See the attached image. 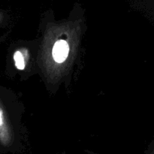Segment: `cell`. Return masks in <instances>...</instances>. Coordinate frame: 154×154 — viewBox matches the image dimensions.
Returning a JSON list of instances; mask_svg holds the SVG:
<instances>
[{"instance_id": "obj_3", "label": "cell", "mask_w": 154, "mask_h": 154, "mask_svg": "<svg viewBox=\"0 0 154 154\" xmlns=\"http://www.w3.org/2000/svg\"><path fill=\"white\" fill-rule=\"evenodd\" d=\"M14 60L15 62V66L19 70H23L25 68V60L24 57L20 51H16L14 54Z\"/></svg>"}, {"instance_id": "obj_1", "label": "cell", "mask_w": 154, "mask_h": 154, "mask_svg": "<svg viewBox=\"0 0 154 154\" xmlns=\"http://www.w3.org/2000/svg\"><path fill=\"white\" fill-rule=\"evenodd\" d=\"M69 46L65 40L57 41L54 45L52 51L53 58L57 63H62L65 62L69 56Z\"/></svg>"}, {"instance_id": "obj_2", "label": "cell", "mask_w": 154, "mask_h": 154, "mask_svg": "<svg viewBox=\"0 0 154 154\" xmlns=\"http://www.w3.org/2000/svg\"><path fill=\"white\" fill-rule=\"evenodd\" d=\"M11 141V135L5 117L4 111L0 106V144L8 146Z\"/></svg>"}]
</instances>
